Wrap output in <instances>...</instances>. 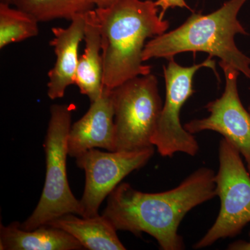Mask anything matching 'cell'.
<instances>
[{
	"mask_svg": "<svg viewBox=\"0 0 250 250\" xmlns=\"http://www.w3.org/2000/svg\"><path fill=\"white\" fill-rule=\"evenodd\" d=\"M215 177L211 169L202 167L178 187L157 193L120 184L108 195L103 215L118 231L136 236L148 233L164 250H184L183 238L177 233L179 225L190 210L217 196Z\"/></svg>",
	"mask_w": 250,
	"mask_h": 250,
	"instance_id": "6da1fadb",
	"label": "cell"
},
{
	"mask_svg": "<svg viewBox=\"0 0 250 250\" xmlns=\"http://www.w3.org/2000/svg\"><path fill=\"white\" fill-rule=\"evenodd\" d=\"M101 34L104 87L112 90L152 67L143 63V49L149 38L164 34L170 23L161 19L152 0H120L95 9Z\"/></svg>",
	"mask_w": 250,
	"mask_h": 250,
	"instance_id": "7a4b0ae2",
	"label": "cell"
},
{
	"mask_svg": "<svg viewBox=\"0 0 250 250\" xmlns=\"http://www.w3.org/2000/svg\"><path fill=\"white\" fill-rule=\"evenodd\" d=\"M247 1L229 0L208 15L193 13L180 27L147 42L143 49V62L157 58L168 60L182 52H206L250 79V58L234 42L237 34H248L238 20V12Z\"/></svg>",
	"mask_w": 250,
	"mask_h": 250,
	"instance_id": "3957f363",
	"label": "cell"
},
{
	"mask_svg": "<svg viewBox=\"0 0 250 250\" xmlns=\"http://www.w3.org/2000/svg\"><path fill=\"white\" fill-rule=\"evenodd\" d=\"M74 108L72 104L51 106L50 119L43 145L46 160L45 184L35 210L21 223L23 229H34L68 213L82 215L80 200L72 194L67 177V143Z\"/></svg>",
	"mask_w": 250,
	"mask_h": 250,
	"instance_id": "277c9868",
	"label": "cell"
},
{
	"mask_svg": "<svg viewBox=\"0 0 250 250\" xmlns=\"http://www.w3.org/2000/svg\"><path fill=\"white\" fill-rule=\"evenodd\" d=\"M116 127V150L154 147L153 136L163 108L155 75L126 81L111 90Z\"/></svg>",
	"mask_w": 250,
	"mask_h": 250,
	"instance_id": "5b68a950",
	"label": "cell"
},
{
	"mask_svg": "<svg viewBox=\"0 0 250 250\" xmlns=\"http://www.w3.org/2000/svg\"><path fill=\"white\" fill-rule=\"evenodd\" d=\"M241 154L228 140L219 146V169L215 174L220 209L215 223L194 249H202L222 238H233L250 223V173Z\"/></svg>",
	"mask_w": 250,
	"mask_h": 250,
	"instance_id": "8992f818",
	"label": "cell"
},
{
	"mask_svg": "<svg viewBox=\"0 0 250 250\" xmlns=\"http://www.w3.org/2000/svg\"><path fill=\"white\" fill-rule=\"evenodd\" d=\"M211 58L209 57L201 63L190 67L182 66L171 58L167 66L164 67L165 104L152 139L153 146L161 156L172 157L175 153L182 152L193 156L198 153V143L193 134L182 126L180 113L184 104L195 92L192 82L195 72L205 67L216 72L215 62Z\"/></svg>",
	"mask_w": 250,
	"mask_h": 250,
	"instance_id": "52a82bcc",
	"label": "cell"
},
{
	"mask_svg": "<svg viewBox=\"0 0 250 250\" xmlns=\"http://www.w3.org/2000/svg\"><path fill=\"white\" fill-rule=\"evenodd\" d=\"M154 147L134 151L103 152L97 148L77 156L76 164L85 172V188L80 200L82 217H94L104 200L125 177L147 164Z\"/></svg>",
	"mask_w": 250,
	"mask_h": 250,
	"instance_id": "ba28073f",
	"label": "cell"
},
{
	"mask_svg": "<svg viewBox=\"0 0 250 250\" xmlns=\"http://www.w3.org/2000/svg\"><path fill=\"white\" fill-rule=\"evenodd\" d=\"M220 65L226 80L223 95L206 106L209 116L193 120L184 127L192 134L209 130L223 135L244 157L250 173V113L243 106L238 94L240 72L225 62H220Z\"/></svg>",
	"mask_w": 250,
	"mask_h": 250,
	"instance_id": "9c48e42d",
	"label": "cell"
},
{
	"mask_svg": "<svg viewBox=\"0 0 250 250\" xmlns=\"http://www.w3.org/2000/svg\"><path fill=\"white\" fill-rule=\"evenodd\" d=\"M68 155L76 158L94 148L116 150V127L111 90L103 93L90 103L84 116L74 123L68 136Z\"/></svg>",
	"mask_w": 250,
	"mask_h": 250,
	"instance_id": "30bf717a",
	"label": "cell"
},
{
	"mask_svg": "<svg viewBox=\"0 0 250 250\" xmlns=\"http://www.w3.org/2000/svg\"><path fill=\"white\" fill-rule=\"evenodd\" d=\"M84 30L85 14L75 16L67 28H52L54 39L49 45L53 47L57 59L47 75V95L51 100L62 98L67 87L75 83L79 47L84 38Z\"/></svg>",
	"mask_w": 250,
	"mask_h": 250,
	"instance_id": "8fae6325",
	"label": "cell"
},
{
	"mask_svg": "<svg viewBox=\"0 0 250 250\" xmlns=\"http://www.w3.org/2000/svg\"><path fill=\"white\" fill-rule=\"evenodd\" d=\"M83 247L70 233L45 225L32 230L18 222L0 226L1 250H80Z\"/></svg>",
	"mask_w": 250,
	"mask_h": 250,
	"instance_id": "7c38bea8",
	"label": "cell"
},
{
	"mask_svg": "<svg viewBox=\"0 0 250 250\" xmlns=\"http://www.w3.org/2000/svg\"><path fill=\"white\" fill-rule=\"evenodd\" d=\"M85 48L79 59L75 83L90 103L103 91L101 34L95 9L85 13Z\"/></svg>",
	"mask_w": 250,
	"mask_h": 250,
	"instance_id": "4fadbf2b",
	"label": "cell"
},
{
	"mask_svg": "<svg viewBox=\"0 0 250 250\" xmlns=\"http://www.w3.org/2000/svg\"><path fill=\"white\" fill-rule=\"evenodd\" d=\"M68 213L54 219L47 225L61 229L80 242L84 249L125 250L126 248L117 235L118 230L104 215L78 217Z\"/></svg>",
	"mask_w": 250,
	"mask_h": 250,
	"instance_id": "5bb4252c",
	"label": "cell"
},
{
	"mask_svg": "<svg viewBox=\"0 0 250 250\" xmlns=\"http://www.w3.org/2000/svg\"><path fill=\"white\" fill-rule=\"evenodd\" d=\"M13 5L32 15L39 22L57 19L71 21L77 14L95 7L86 0H15Z\"/></svg>",
	"mask_w": 250,
	"mask_h": 250,
	"instance_id": "9a60e30c",
	"label": "cell"
},
{
	"mask_svg": "<svg viewBox=\"0 0 250 250\" xmlns=\"http://www.w3.org/2000/svg\"><path fill=\"white\" fill-rule=\"evenodd\" d=\"M39 22L29 13L0 3V49L38 36Z\"/></svg>",
	"mask_w": 250,
	"mask_h": 250,
	"instance_id": "2e32d148",
	"label": "cell"
},
{
	"mask_svg": "<svg viewBox=\"0 0 250 250\" xmlns=\"http://www.w3.org/2000/svg\"><path fill=\"white\" fill-rule=\"evenodd\" d=\"M154 2L158 8H161V11L159 16L162 20H164V17L166 11L170 8H186L191 11V9L186 3L185 0H156Z\"/></svg>",
	"mask_w": 250,
	"mask_h": 250,
	"instance_id": "e0dca14e",
	"label": "cell"
},
{
	"mask_svg": "<svg viewBox=\"0 0 250 250\" xmlns=\"http://www.w3.org/2000/svg\"><path fill=\"white\" fill-rule=\"evenodd\" d=\"M250 240L246 241H237L231 243L228 246V250H250V232L249 233Z\"/></svg>",
	"mask_w": 250,
	"mask_h": 250,
	"instance_id": "ac0fdd59",
	"label": "cell"
},
{
	"mask_svg": "<svg viewBox=\"0 0 250 250\" xmlns=\"http://www.w3.org/2000/svg\"><path fill=\"white\" fill-rule=\"evenodd\" d=\"M90 4H93L96 8H104L114 4L120 0H86Z\"/></svg>",
	"mask_w": 250,
	"mask_h": 250,
	"instance_id": "d6986e66",
	"label": "cell"
},
{
	"mask_svg": "<svg viewBox=\"0 0 250 250\" xmlns=\"http://www.w3.org/2000/svg\"><path fill=\"white\" fill-rule=\"evenodd\" d=\"M15 0H0V3H4V4H7L11 5L14 4Z\"/></svg>",
	"mask_w": 250,
	"mask_h": 250,
	"instance_id": "ffe728a7",
	"label": "cell"
},
{
	"mask_svg": "<svg viewBox=\"0 0 250 250\" xmlns=\"http://www.w3.org/2000/svg\"><path fill=\"white\" fill-rule=\"evenodd\" d=\"M248 111H249L250 113V106L249 108H248Z\"/></svg>",
	"mask_w": 250,
	"mask_h": 250,
	"instance_id": "44dd1931",
	"label": "cell"
}]
</instances>
